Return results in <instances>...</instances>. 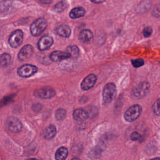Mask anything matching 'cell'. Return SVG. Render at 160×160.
Wrapping results in <instances>:
<instances>
[{
	"label": "cell",
	"instance_id": "6da1fadb",
	"mask_svg": "<svg viewBox=\"0 0 160 160\" xmlns=\"http://www.w3.org/2000/svg\"><path fill=\"white\" fill-rule=\"evenodd\" d=\"M116 94V87L114 83L107 84L102 90V100L106 104L109 103L115 98Z\"/></svg>",
	"mask_w": 160,
	"mask_h": 160
},
{
	"label": "cell",
	"instance_id": "7a4b0ae2",
	"mask_svg": "<svg viewBox=\"0 0 160 160\" xmlns=\"http://www.w3.org/2000/svg\"><path fill=\"white\" fill-rule=\"evenodd\" d=\"M142 112V108L138 104L129 107L124 112V118L128 122H132L138 119Z\"/></svg>",
	"mask_w": 160,
	"mask_h": 160
},
{
	"label": "cell",
	"instance_id": "3957f363",
	"mask_svg": "<svg viewBox=\"0 0 160 160\" xmlns=\"http://www.w3.org/2000/svg\"><path fill=\"white\" fill-rule=\"evenodd\" d=\"M46 26V20L42 18H39L31 24L30 28L31 33L34 36H38L45 30Z\"/></svg>",
	"mask_w": 160,
	"mask_h": 160
},
{
	"label": "cell",
	"instance_id": "277c9868",
	"mask_svg": "<svg viewBox=\"0 0 160 160\" xmlns=\"http://www.w3.org/2000/svg\"><path fill=\"white\" fill-rule=\"evenodd\" d=\"M38 71V68L32 64H25L18 68V74L22 78H29Z\"/></svg>",
	"mask_w": 160,
	"mask_h": 160
},
{
	"label": "cell",
	"instance_id": "5b68a950",
	"mask_svg": "<svg viewBox=\"0 0 160 160\" xmlns=\"http://www.w3.org/2000/svg\"><path fill=\"white\" fill-rule=\"evenodd\" d=\"M149 85L147 82H142L132 91V94L136 98H142L148 92Z\"/></svg>",
	"mask_w": 160,
	"mask_h": 160
},
{
	"label": "cell",
	"instance_id": "8992f818",
	"mask_svg": "<svg viewBox=\"0 0 160 160\" xmlns=\"http://www.w3.org/2000/svg\"><path fill=\"white\" fill-rule=\"evenodd\" d=\"M23 32L21 30L14 31L9 36V43L12 48H18L23 41Z\"/></svg>",
	"mask_w": 160,
	"mask_h": 160
},
{
	"label": "cell",
	"instance_id": "52a82bcc",
	"mask_svg": "<svg viewBox=\"0 0 160 160\" xmlns=\"http://www.w3.org/2000/svg\"><path fill=\"white\" fill-rule=\"evenodd\" d=\"M6 126L8 130L13 133L20 132L22 127L21 122L16 117L9 118L7 121Z\"/></svg>",
	"mask_w": 160,
	"mask_h": 160
},
{
	"label": "cell",
	"instance_id": "ba28073f",
	"mask_svg": "<svg viewBox=\"0 0 160 160\" xmlns=\"http://www.w3.org/2000/svg\"><path fill=\"white\" fill-rule=\"evenodd\" d=\"M55 91L51 88H42L36 90L34 92V95L38 98L41 99H50L55 95Z\"/></svg>",
	"mask_w": 160,
	"mask_h": 160
},
{
	"label": "cell",
	"instance_id": "9c48e42d",
	"mask_svg": "<svg viewBox=\"0 0 160 160\" xmlns=\"http://www.w3.org/2000/svg\"><path fill=\"white\" fill-rule=\"evenodd\" d=\"M33 47L30 44H26L19 51L18 58L20 61H24L29 59L33 54Z\"/></svg>",
	"mask_w": 160,
	"mask_h": 160
},
{
	"label": "cell",
	"instance_id": "30bf717a",
	"mask_svg": "<svg viewBox=\"0 0 160 160\" xmlns=\"http://www.w3.org/2000/svg\"><path fill=\"white\" fill-rule=\"evenodd\" d=\"M53 43V39L49 35H44L39 39L38 47L40 51H45L50 48Z\"/></svg>",
	"mask_w": 160,
	"mask_h": 160
},
{
	"label": "cell",
	"instance_id": "8fae6325",
	"mask_svg": "<svg viewBox=\"0 0 160 160\" xmlns=\"http://www.w3.org/2000/svg\"><path fill=\"white\" fill-rule=\"evenodd\" d=\"M97 80V77L94 74H90L87 76L81 82V88L83 90H89L93 87Z\"/></svg>",
	"mask_w": 160,
	"mask_h": 160
},
{
	"label": "cell",
	"instance_id": "7c38bea8",
	"mask_svg": "<svg viewBox=\"0 0 160 160\" xmlns=\"http://www.w3.org/2000/svg\"><path fill=\"white\" fill-rule=\"evenodd\" d=\"M72 116L74 119L78 122H82L88 118L89 115L87 111L82 109H76L74 111Z\"/></svg>",
	"mask_w": 160,
	"mask_h": 160
},
{
	"label": "cell",
	"instance_id": "4fadbf2b",
	"mask_svg": "<svg viewBox=\"0 0 160 160\" xmlns=\"http://www.w3.org/2000/svg\"><path fill=\"white\" fill-rule=\"evenodd\" d=\"M70 56L68 52H62L59 51H53L50 54V59L54 62H58L62 60L69 58Z\"/></svg>",
	"mask_w": 160,
	"mask_h": 160
},
{
	"label": "cell",
	"instance_id": "5bb4252c",
	"mask_svg": "<svg viewBox=\"0 0 160 160\" xmlns=\"http://www.w3.org/2000/svg\"><path fill=\"white\" fill-rule=\"evenodd\" d=\"M93 38L92 32L89 29H84L80 32L79 34V39L81 42L88 43Z\"/></svg>",
	"mask_w": 160,
	"mask_h": 160
},
{
	"label": "cell",
	"instance_id": "9a60e30c",
	"mask_svg": "<svg viewBox=\"0 0 160 160\" xmlns=\"http://www.w3.org/2000/svg\"><path fill=\"white\" fill-rule=\"evenodd\" d=\"M56 133V128L54 125H49L47 126L44 132H43V136L44 138L46 139H50L54 137Z\"/></svg>",
	"mask_w": 160,
	"mask_h": 160
},
{
	"label": "cell",
	"instance_id": "2e32d148",
	"mask_svg": "<svg viewBox=\"0 0 160 160\" xmlns=\"http://www.w3.org/2000/svg\"><path fill=\"white\" fill-rule=\"evenodd\" d=\"M85 9L82 7H76L71 9L69 12V16L72 19H76L83 16L85 14Z\"/></svg>",
	"mask_w": 160,
	"mask_h": 160
},
{
	"label": "cell",
	"instance_id": "e0dca14e",
	"mask_svg": "<svg viewBox=\"0 0 160 160\" xmlns=\"http://www.w3.org/2000/svg\"><path fill=\"white\" fill-rule=\"evenodd\" d=\"M71 32L70 28L67 25H61L56 29L57 34L64 38L69 37L71 34Z\"/></svg>",
	"mask_w": 160,
	"mask_h": 160
},
{
	"label": "cell",
	"instance_id": "ac0fdd59",
	"mask_svg": "<svg viewBox=\"0 0 160 160\" xmlns=\"http://www.w3.org/2000/svg\"><path fill=\"white\" fill-rule=\"evenodd\" d=\"M68 151L65 147L59 148L55 153V158L57 160H63L65 159L68 156Z\"/></svg>",
	"mask_w": 160,
	"mask_h": 160
},
{
	"label": "cell",
	"instance_id": "d6986e66",
	"mask_svg": "<svg viewBox=\"0 0 160 160\" xmlns=\"http://www.w3.org/2000/svg\"><path fill=\"white\" fill-rule=\"evenodd\" d=\"M11 57L8 53H3L0 56V66L2 68L7 67L11 62Z\"/></svg>",
	"mask_w": 160,
	"mask_h": 160
},
{
	"label": "cell",
	"instance_id": "ffe728a7",
	"mask_svg": "<svg viewBox=\"0 0 160 160\" xmlns=\"http://www.w3.org/2000/svg\"><path fill=\"white\" fill-rule=\"evenodd\" d=\"M66 51L68 52V54L70 56V58H77L79 54V48L75 45L70 46L68 47Z\"/></svg>",
	"mask_w": 160,
	"mask_h": 160
},
{
	"label": "cell",
	"instance_id": "44dd1931",
	"mask_svg": "<svg viewBox=\"0 0 160 160\" xmlns=\"http://www.w3.org/2000/svg\"><path fill=\"white\" fill-rule=\"evenodd\" d=\"M67 6L68 5L65 1H60L54 6V10L57 12H61L66 8Z\"/></svg>",
	"mask_w": 160,
	"mask_h": 160
},
{
	"label": "cell",
	"instance_id": "7402d4cb",
	"mask_svg": "<svg viewBox=\"0 0 160 160\" xmlns=\"http://www.w3.org/2000/svg\"><path fill=\"white\" fill-rule=\"evenodd\" d=\"M66 114V111L64 109H59L55 112V118L57 120H62L63 119Z\"/></svg>",
	"mask_w": 160,
	"mask_h": 160
},
{
	"label": "cell",
	"instance_id": "603a6c76",
	"mask_svg": "<svg viewBox=\"0 0 160 160\" xmlns=\"http://www.w3.org/2000/svg\"><path fill=\"white\" fill-rule=\"evenodd\" d=\"M152 111L157 116H160V98L158 99L152 105Z\"/></svg>",
	"mask_w": 160,
	"mask_h": 160
},
{
	"label": "cell",
	"instance_id": "cb8c5ba5",
	"mask_svg": "<svg viewBox=\"0 0 160 160\" xmlns=\"http://www.w3.org/2000/svg\"><path fill=\"white\" fill-rule=\"evenodd\" d=\"M131 63L132 66L135 68H139L144 64V60L142 59H136L131 61Z\"/></svg>",
	"mask_w": 160,
	"mask_h": 160
},
{
	"label": "cell",
	"instance_id": "d4e9b609",
	"mask_svg": "<svg viewBox=\"0 0 160 160\" xmlns=\"http://www.w3.org/2000/svg\"><path fill=\"white\" fill-rule=\"evenodd\" d=\"M14 95H10V96H6L4 97L1 101L0 102V105L1 106H4L5 104H6L7 103L9 102L14 98Z\"/></svg>",
	"mask_w": 160,
	"mask_h": 160
},
{
	"label": "cell",
	"instance_id": "484cf974",
	"mask_svg": "<svg viewBox=\"0 0 160 160\" xmlns=\"http://www.w3.org/2000/svg\"><path fill=\"white\" fill-rule=\"evenodd\" d=\"M152 32V29L151 27L149 26H147L146 27L144 30H143V34H144V37H149L151 35Z\"/></svg>",
	"mask_w": 160,
	"mask_h": 160
},
{
	"label": "cell",
	"instance_id": "4316f807",
	"mask_svg": "<svg viewBox=\"0 0 160 160\" xmlns=\"http://www.w3.org/2000/svg\"><path fill=\"white\" fill-rule=\"evenodd\" d=\"M131 139L132 141H137L141 138V135L138 132H133L131 134Z\"/></svg>",
	"mask_w": 160,
	"mask_h": 160
},
{
	"label": "cell",
	"instance_id": "83f0119b",
	"mask_svg": "<svg viewBox=\"0 0 160 160\" xmlns=\"http://www.w3.org/2000/svg\"><path fill=\"white\" fill-rule=\"evenodd\" d=\"M42 3H44V4H49L52 0H39Z\"/></svg>",
	"mask_w": 160,
	"mask_h": 160
},
{
	"label": "cell",
	"instance_id": "f1b7e54d",
	"mask_svg": "<svg viewBox=\"0 0 160 160\" xmlns=\"http://www.w3.org/2000/svg\"><path fill=\"white\" fill-rule=\"evenodd\" d=\"M90 1L94 3H101V2H102L103 1H104L105 0H90Z\"/></svg>",
	"mask_w": 160,
	"mask_h": 160
}]
</instances>
